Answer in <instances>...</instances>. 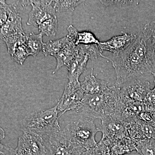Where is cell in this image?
Returning a JSON list of instances; mask_svg holds the SVG:
<instances>
[{
	"instance_id": "obj_32",
	"label": "cell",
	"mask_w": 155,
	"mask_h": 155,
	"mask_svg": "<svg viewBox=\"0 0 155 155\" xmlns=\"http://www.w3.org/2000/svg\"><path fill=\"white\" fill-rule=\"evenodd\" d=\"M137 118L143 122L154 124L153 112L144 111L139 114Z\"/></svg>"
},
{
	"instance_id": "obj_18",
	"label": "cell",
	"mask_w": 155,
	"mask_h": 155,
	"mask_svg": "<svg viewBox=\"0 0 155 155\" xmlns=\"http://www.w3.org/2000/svg\"><path fill=\"white\" fill-rule=\"evenodd\" d=\"M78 53V46L71 41L64 49L54 56L57 60V65L53 74L58 72L61 67L64 66L68 67Z\"/></svg>"
},
{
	"instance_id": "obj_37",
	"label": "cell",
	"mask_w": 155,
	"mask_h": 155,
	"mask_svg": "<svg viewBox=\"0 0 155 155\" xmlns=\"http://www.w3.org/2000/svg\"></svg>"
},
{
	"instance_id": "obj_26",
	"label": "cell",
	"mask_w": 155,
	"mask_h": 155,
	"mask_svg": "<svg viewBox=\"0 0 155 155\" xmlns=\"http://www.w3.org/2000/svg\"><path fill=\"white\" fill-rule=\"evenodd\" d=\"M77 46L78 52L86 55L89 60H94L103 55V51L98 45H79Z\"/></svg>"
},
{
	"instance_id": "obj_24",
	"label": "cell",
	"mask_w": 155,
	"mask_h": 155,
	"mask_svg": "<svg viewBox=\"0 0 155 155\" xmlns=\"http://www.w3.org/2000/svg\"><path fill=\"white\" fill-rule=\"evenodd\" d=\"M28 40V35L24 33L9 37L3 40L5 43L8 52L10 54L19 46L27 44Z\"/></svg>"
},
{
	"instance_id": "obj_25",
	"label": "cell",
	"mask_w": 155,
	"mask_h": 155,
	"mask_svg": "<svg viewBox=\"0 0 155 155\" xmlns=\"http://www.w3.org/2000/svg\"><path fill=\"white\" fill-rule=\"evenodd\" d=\"M84 1H70V0H59L54 1L53 5L54 10L55 12H66V11H73L75 8L80 4L83 2Z\"/></svg>"
},
{
	"instance_id": "obj_34",
	"label": "cell",
	"mask_w": 155,
	"mask_h": 155,
	"mask_svg": "<svg viewBox=\"0 0 155 155\" xmlns=\"http://www.w3.org/2000/svg\"><path fill=\"white\" fill-rule=\"evenodd\" d=\"M5 137V132L2 128L0 126V141Z\"/></svg>"
},
{
	"instance_id": "obj_12",
	"label": "cell",
	"mask_w": 155,
	"mask_h": 155,
	"mask_svg": "<svg viewBox=\"0 0 155 155\" xmlns=\"http://www.w3.org/2000/svg\"><path fill=\"white\" fill-rule=\"evenodd\" d=\"M128 136L134 140H155V125L142 121L138 118L124 125Z\"/></svg>"
},
{
	"instance_id": "obj_14",
	"label": "cell",
	"mask_w": 155,
	"mask_h": 155,
	"mask_svg": "<svg viewBox=\"0 0 155 155\" xmlns=\"http://www.w3.org/2000/svg\"><path fill=\"white\" fill-rule=\"evenodd\" d=\"M137 37L134 34L125 33L113 37L107 41L100 42L98 45L102 51H108L116 54L125 49Z\"/></svg>"
},
{
	"instance_id": "obj_35",
	"label": "cell",
	"mask_w": 155,
	"mask_h": 155,
	"mask_svg": "<svg viewBox=\"0 0 155 155\" xmlns=\"http://www.w3.org/2000/svg\"><path fill=\"white\" fill-rule=\"evenodd\" d=\"M150 23L151 24V25L155 28V20L152 21V22H150Z\"/></svg>"
},
{
	"instance_id": "obj_33",
	"label": "cell",
	"mask_w": 155,
	"mask_h": 155,
	"mask_svg": "<svg viewBox=\"0 0 155 155\" xmlns=\"http://www.w3.org/2000/svg\"><path fill=\"white\" fill-rule=\"evenodd\" d=\"M16 150L9 146L2 144L0 142V155H15Z\"/></svg>"
},
{
	"instance_id": "obj_31",
	"label": "cell",
	"mask_w": 155,
	"mask_h": 155,
	"mask_svg": "<svg viewBox=\"0 0 155 155\" xmlns=\"http://www.w3.org/2000/svg\"><path fill=\"white\" fill-rule=\"evenodd\" d=\"M100 2L107 7L116 6L119 7H127L137 3V1H101Z\"/></svg>"
},
{
	"instance_id": "obj_27",
	"label": "cell",
	"mask_w": 155,
	"mask_h": 155,
	"mask_svg": "<svg viewBox=\"0 0 155 155\" xmlns=\"http://www.w3.org/2000/svg\"><path fill=\"white\" fill-rule=\"evenodd\" d=\"M10 54L13 61L20 65H23L25 59L30 56L27 44L18 47Z\"/></svg>"
},
{
	"instance_id": "obj_4",
	"label": "cell",
	"mask_w": 155,
	"mask_h": 155,
	"mask_svg": "<svg viewBox=\"0 0 155 155\" xmlns=\"http://www.w3.org/2000/svg\"><path fill=\"white\" fill-rule=\"evenodd\" d=\"M78 115L77 119L69 122L61 129L59 134L72 143L78 145L85 150L96 145L95 136L99 132L94 120Z\"/></svg>"
},
{
	"instance_id": "obj_28",
	"label": "cell",
	"mask_w": 155,
	"mask_h": 155,
	"mask_svg": "<svg viewBox=\"0 0 155 155\" xmlns=\"http://www.w3.org/2000/svg\"><path fill=\"white\" fill-rule=\"evenodd\" d=\"M110 146L100 141L94 147L84 151L82 155H110Z\"/></svg>"
},
{
	"instance_id": "obj_13",
	"label": "cell",
	"mask_w": 155,
	"mask_h": 155,
	"mask_svg": "<svg viewBox=\"0 0 155 155\" xmlns=\"http://www.w3.org/2000/svg\"><path fill=\"white\" fill-rule=\"evenodd\" d=\"M11 10L5 23L0 26V39H4L16 35L25 33L22 24V18L14 5H10Z\"/></svg>"
},
{
	"instance_id": "obj_29",
	"label": "cell",
	"mask_w": 155,
	"mask_h": 155,
	"mask_svg": "<svg viewBox=\"0 0 155 155\" xmlns=\"http://www.w3.org/2000/svg\"><path fill=\"white\" fill-rule=\"evenodd\" d=\"M154 77L155 74H153ZM145 105L146 111L148 112H155V85L154 88L150 90L147 94L144 102Z\"/></svg>"
},
{
	"instance_id": "obj_7",
	"label": "cell",
	"mask_w": 155,
	"mask_h": 155,
	"mask_svg": "<svg viewBox=\"0 0 155 155\" xmlns=\"http://www.w3.org/2000/svg\"><path fill=\"white\" fill-rule=\"evenodd\" d=\"M85 94L81 87L80 81H68L63 95L57 104L59 118L67 111L73 110L77 107Z\"/></svg>"
},
{
	"instance_id": "obj_5",
	"label": "cell",
	"mask_w": 155,
	"mask_h": 155,
	"mask_svg": "<svg viewBox=\"0 0 155 155\" xmlns=\"http://www.w3.org/2000/svg\"><path fill=\"white\" fill-rule=\"evenodd\" d=\"M117 101L121 102H144L150 91V83L147 81L138 78L119 85H114Z\"/></svg>"
},
{
	"instance_id": "obj_22",
	"label": "cell",
	"mask_w": 155,
	"mask_h": 155,
	"mask_svg": "<svg viewBox=\"0 0 155 155\" xmlns=\"http://www.w3.org/2000/svg\"><path fill=\"white\" fill-rule=\"evenodd\" d=\"M43 36L41 33L35 34L32 32L28 35L27 45L30 56L35 57L42 51L44 43L43 41Z\"/></svg>"
},
{
	"instance_id": "obj_6",
	"label": "cell",
	"mask_w": 155,
	"mask_h": 155,
	"mask_svg": "<svg viewBox=\"0 0 155 155\" xmlns=\"http://www.w3.org/2000/svg\"><path fill=\"white\" fill-rule=\"evenodd\" d=\"M40 140L45 148L46 155H82L85 150L67 140L59 133L44 137Z\"/></svg>"
},
{
	"instance_id": "obj_3",
	"label": "cell",
	"mask_w": 155,
	"mask_h": 155,
	"mask_svg": "<svg viewBox=\"0 0 155 155\" xmlns=\"http://www.w3.org/2000/svg\"><path fill=\"white\" fill-rule=\"evenodd\" d=\"M57 105L41 109L28 114L21 122L23 132L36 135L41 139L46 136L59 133L61 127L58 122Z\"/></svg>"
},
{
	"instance_id": "obj_20",
	"label": "cell",
	"mask_w": 155,
	"mask_h": 155,
	"mask_svg": "<svg viewBox=\"0 0 155 155\" xmlns=\"http://www.w3.org/2000/svg\"><path fill=\"white\" fill-rule=\"evenodd\" d=\"M70 42L69 38L67 36L59 39L44 43L43 45V53L45 57L55 56L66 48Z\"/></svg>"
},
{
	"instance_id": "obj_2",
	"label": "cell",
	"mask_w": 155,
	"mask_h": 155,
	"mask_svg": "<svg viewBox=\"0 0 155 155\" xmlns=\"http://www.w3.org/2000/svg\"><path fill=\"white\" fill-rule=\"evenodd\" d=\"M117 98L113 87L95 94H85L81 103L73 110L75 114L94 120L113 116Z\"/></svg>"
},
{
	"instance_id": "obj_30",
	"label": "cell",
	"mask_w": 155,
	"mask_h": 155,
	"mask_svg": "<svg viewBox=\"0 0 155 155\" xmlns=\"http://www.w3.org/2000/svg\"><path fill=\"white\" fill-rule=\"evenodd\" d=\"M11 8L5 1H0V26L5 23L8 17Z\"/></svg>"
},
{
	"instance_id": "obj_23",
	"label": "cell",
	"mask_w": 155,
	"mask_h": 155,
	"mask_svg": "<svg viewBox=\"0 0 155 155\" xmlns=\"http://www.w3.org/2000/svg\"><path fill=\"white\" fill-rule=\"evenodd\" d=\"M38 29L43 36L46 35L49 37L55 36L58 29V17L55 16L42 22L38 25Z\"/></svg>"
},
{
	"instance_id": "obj_11",
	"label": "cell",
	"mask_w": 155,
	"mask_h": 155,
	"mask_svg": "<svg viewBox=\"0 0 155 155\" xmlns=\"http://www.w3.org/2000/svg\"><path fill=\"white\" fill-rule=\"evenodd\" d=\"M144 111H146L144 102H121L117 101L114 115L125 125L137 118L138 114Z\"/></svg>"
},
{
	"instance_id": "obj_19",
	"label": "cell",
	"mask_w": 155,
	"mask_h": 155,
	"mask_svg": "<svg viewBox=\"0 0 155 155\" xmlns=\"http://www.w3.org/2000/svg\"><path fill=\"white\" fill-rule=\"evenodd\" d=\"M135 150L133 140L129 136L114 141L110 146V155H123Z\"/></svg>"
},
{
	"instance_id": "obj_1",
	"label": "cell",
	"mask_w": 155,
	"mask_h": 155,
	"mask_svg": "<svg viewBox=\"0 0 155 155\" xmlns=\"http://www.w3.org/2000/svg\"><path fill=\"white\" fill-rule=\"evenodd\" d=\"M101 57L110 61L115 69L114 85L137 79L143 74L155 73V52L146 25L124 51L110 58L103 55Z\"/></svg>"
},
{
	"instance_id": "obj_36",
	"label": "cell",
	"mask_w": 155,
	"mask_h": 155,
	"mask_svg": "<svg viewBox=\"0 0 155 155\" xmlns=\"http://www.w3.org/2000/svg\"><path fill=\"white\" fill-rule=\"evenodd\" d=\"M15 155H17V154H15Z\"/></svg>"
},
{
	"instance_id": "obj_8",
	"label": "cell",
	"mask_w": 155,
	"mask_h": 155,
	"mask_svg": "<svg viewBox=\"0 0 155 155\" xmlns=\"http://www.w3.org/2000/svg\"><path fill=\"white\" fill-rule=\"evenodd\" d=\"M101 120V125L98 127L99 132L102 133V139L108 141L110 146L115 140L128 136L125 125L114 115Z\"/></svg>"
},
{
	"instance_id": "obj_21",
	"label": "cell",
	"mask_w": 155,
	"mask_h": 155,
	"mask_svg": "<svg viewBox=\"0 0 155 155\" xmlns=\"http://www.w3.org/2000/svg\"><path fill=\"white\" fill-rule=\"evenodd\" d=\"M133 140L135 150L140 155H155V140Z\"/></svg>"
},
{
	"instance_id": "obj_15",
	"label": "cell",
	"mask_w": 155,
	"mask_h": 155,
	"mask_svg": "<svg viewBox=\"0 0 155 155\" xmlns=\"http://www.w3.org/2000/svg\"><path fill=\"white\" fill-rule=\"evenodd\" d=\"M88 57L83 53L78 52L68 67V81H79L81 75L86 70Z\"/></svg>"
},
{
	"instance_id": "obj_9",
	"label": "cell",
	"mask_w": 155,
	"mask_h": 155,
	"mask_svg": "<svg viewBox=\"0 0 155 155\" xmlns=\"http://www.w3.org/2000/svg\"><path fill=\"white\" fill-rule=\"evenodd\" d=\"M54 1H32L27 25L37 26L56 16L53 4Z\"/></svg>"
},
{
	"instance_id": "obj_17",
	"label": "cell",
	"mask_w": 155,
	"mask_h": 155,
	"mask_svg": "<svg viewBox=\"0 0 155 155\" xmlns=\"http://www.w3.org/2000/svg\"><path fill=\"white\" fill-rule=\"evenodd\" d=\"M68 31L67 36L70 41L76 45H98L100 41L92 32L89 31H78L73 25H70L67 27Z\"/></svg>"
},
{
	"instance_id": "obj_10",
	"label": "cell",
	"mask_w": 155,
	"mask_h": 155,
	"mask_svg": "<svg viewBox=\"0 0 155 155\" xmlns=\"http://www.w3.org/2000/svg\"><path fill=\"white\" fill-rule=\"evenodd\" d=\"M16 150L18 155H46L45 148L40 138L28 132H23L19 137Z\"/></svg>"
},
{
	"instance_id": "obj_16",
	"label": "cell",
	"mask_w": 155,
	"mask_h": 155,
	"mask_svg": "<svg viewBox=\"0 0 155 155\" xmlns=\"http://www.w3.org/2000/svg\"><path fill=\"white\" fill-rule=\"evenodd\" d=\"M81 87L85 94H95L101 93L109 88L108 82L98 79L93 74L85 77L84 80L80 82Z\"/></svg>"
}]
</instances>
